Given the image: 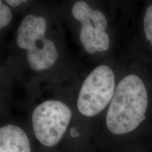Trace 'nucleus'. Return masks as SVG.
Segmentation results:
<instances>
[{"label":"nucleus","mask_w":152,"mask_h":152,"mask_svg":"<svg viewBox=\"0 0 152 152\" xmlns=\"http://www.w3.org/2000/svg\"><path fill=\"white\" fill-rule=\"evenodd\" d=\"M74 18L81 24L80 40L86 52L94 54L109 49L110 37L106 32L108 22L105 14L93 9L84 1H77L71 9Z\"/></svg>","instance_id":"5"},{"label":"nucleus","mask_w":152,"mask_h":152,"mask_svg":"<svg viewBox=\"0 0 152 152\" xmlns=\"http://www.w3.org/2000/svg\"><path fill=\"white\" fill-rule=\"evenodd\" d=\"M80 134V133L76 131L75 128H71V135L73 137H78Z\"/></svg>","instance_id":"10"},{"label":"nucleus","mask_w":152,"mask_h":152,"mask_svg":"<svg viewBox=\"0 0 152 152\" xmlns=\"http://www.w3.org/2000/svg\"><path fill=\"white\" fill-rule=\"evenodd\" d=\"M0 152H32L29 138L26 132L12 124L1 127Z\"/></svg>","instance_id":"6"},{"label":"nucleus","mask_w":152,"mask_h":152,"mask_svg":"<svg viewBox=\"0 0 152 152\" xmlns=\"http://www.w3.org/2000/svg\"><path fill=\"white\" fill-rule=\"evenodd\" d=\"M6 2L9 5H10L11 7H17L22 4L26 3L27 1H25V0H7V1H6Z\"/></svg>","instance_id":"9"},{"label":"nucleus","mask_w":152,"mask_h":152,"mask_svg":"<svg viewBox=\"0 0 152 152\" xmlns=\"http://www.w3.org/2000/svg\"><path fill=\"white\" fill-rule=\"evenodd\" d=\"M144 30L146 38L152 47V4L148 7L144 15Z\"/></svg>","instance_id":"7"},{"label":"nucleus","mask_w":152,"mask_h":152,"mask_svg":"<svg viewBox=\"0 0 152 152\" xmlns=\"http://www.w3.org/2000/svg\"><path fill=\"white\" fill-rule=\"evenodd\" d=\"M47 26L43 16L29 14L24 17L17 31V45L26 51L28 65L35 71L49 69L58 58L54 42L45 37Z\"/></svg>","instance_id":"2"},{"label":"nucleus","mask_w":152,"mask_h":152,"mask_svg":"<svg viewBox=\"0 0 152 152\" xmlns=\"http://www.w3.org/2000/svg\"><path fill=\"white\" fill-rule=\"evenodd\" d=\"M115 75L106 65L94 68L82 85L77 100V108L82 115L94 117L111 104L115 91Z\"/></svg>","instance_id":"3"},{"label":"nucleus","mask_w":152,"mask_h":152,"mask_svg":"<svg viewBox=\"0 0 152 152\" xmlns=\"http://www.w3.org/2000/svg\"><path fill=\"white\" fill-rule=\"evenodd\" d=\"M72 118V111L59 100H47L32 113V125L37 140L43 146L52 147L59 142Z\"/></svg>","instance_id":"4"},{"label":"nucleus","mask_w":152,"mask_h":152,"mask_svg":"<svg viewBox=\"0 0 152 152\" xmlns=\"http://www.w3.org/2000/svg\"><path fill=\"white\" fill-rule=\"evenodd\" d=\"M12 19V13L7 5L0 1V28L3 29L10 23Z\"/></svg>","instance_id":"8"},{"label":"nucleus","mask_w":152,"mask_h":152,"mask_svg":"<svg viewBox=\"0 0 152 152\" xmlns=\"http://www.w3.org/2000/svg\"><path fill=\"white\" fill-rule=\"evenodd\" d=\"M148 94L139 76L128 75L117 85L108 109L106 125L110 132L125 134L132 132L146 118Z\"/></svg>","instance_id":"1"}]
</instances>
